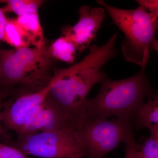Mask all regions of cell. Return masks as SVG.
Instances as JSON below:
<instances>
[{"instance_id": "obj_1", "label": "cell", "mask_w": 158, "mask_h": 158, "mask_svg": "<svg viewBox=\"0 0 158 158\" xmlns=\"http://www.w3.org/2000/svg\"><path fill=\"white\" fill-rule=\"evenodd\" d=\"M117 38L116 32L104 45L90 46L89 53L81 61L68 68L55 69L58 79L47 97L62 110L76 130L85 119L90 90L107 78L102 68L118 53Z\"/></svg>"}, {"instance_id": "obj_2", "label": "cell", "mask_w": 158, "mask_h": 158, "mask_svg": "<svg viewBox=\"0 0 158 158\" xmlns=\"http://www.w3.org/2000/svg\"><path fill=\"white\" fill-rule=\"evenodd\" d=\"M146 67H141L135 75L123 80L106 78L101 83L97 95L88 100L85 118L114 116L132 120L144 99L156 91L146 75Z\"/></svg>"}, {"instance_id": "obj_3", "label": "cell", "mask_w": 158, "mask_h": 158, "mask_svg": "<svg viewBox=\"0 0 158 158\" xmlns=\"http://www.w3.org/2000/svg\"><path fill=\"white\" fill-rule=\"evenodd\" d=\"M97 2L106 10L113 23L124 33L122 52L126 61L141 67L146 66L151 45L158 30V17L141 6L129 10L113 7L103 0Z\"/></svg>"}, {"instance_id": "obj_4", "label": "cell", "mask_w": 158, "mask_h": 158, "mask_svg": "<svg viewBox=\"0 0 158 158\" xmlns=\"http://www.w3.org/2000/svg\"><path fill=\"white\" fill-rule=\"evenodd\" d=\"M53 60L46 45L41 49H0L1 82L8 85H20L22 92L40 90L52 78Z\"/></svg>"}, {"instance_id": "obj_5", "label": "cell", "mask_w": 158, "mask_h": 158, "mask_svg": "<svg viewBox=\"0 0 158 158\" xmlns=\"http://www.w3.org/2000/svg\"><path fill=\"white\" fill-rule=\"evenodd\" d=\"M133 128L132 120L129 118H87L76 133L87 158H102L123 142Z\"/></svg>"}, {"instance_id": "obj_6", "label": "cell", "mask_w": 158, "mask_h": 158, "mask_svg": "<svg viewBox=\"0 0 158 158\" xmlns=\"http://www.w3.org/2000/svg\"><path fill=\"white\" fill-rule=\"evenodd\" d=\"M15 148L26 155L43 158H84L87 155L76 130L72 127L19 137Z\"/></svg>"}, {"instance_id": "obj_7", "label": "cell", "mask_w": 158, "mask_h": 158, "mask_svg": "<svg viewBox=\"0 0 158 158\" xmlns=\"http://www.w3.org/2000/svg\"><path fill=\"white\" fill-rule=\"evenodd\" d=\"M58 75L54 71L50 82L44 88L37 91L22 92L19 96L1 113L2 122L9 130L18 135L35 112L43 103Z\"/></svg>"}, {"instance_id": "obj_8", "label": "cell", "mask_w": 158, "mask_h": 158, "mask_svg": "<svg viewBox=\"0 0 158 158\" xmlns=\"http://www.w3.org/2000/svg\"><path fill=\"white\" fill-rule=\"evenodd\" d=\"M79 19L74 25L67 26L62 29V36L67 37L73 43L80 54L90 46L96 38L106 13L101 7L90 8L81 6L79 10Z\"/></svg>"}, {"instance_id": "obj_9", "label": "cell", "mask_w": 158, "mask_h": 158, "mask_svg": "<svg viewBox=\"0 0 158 158\" xmlns=\"http://www.w3.org/2000/svg\"><path fill=\"white\" fill-rule=\"evenodd\" d=\"M69 127L74 128L62 110L47 96L43 103L17 135L18 138Z\"/></svg>"}, {"instance_id": "obj_10", "label": "cell", "mask_w": 158, "mask_h": 158, "mask_svg": "<svg viewBox=\"0 0 158 158\" xmlns=\"http://www.w3.org/2000/svg\"><path fill=\"white\" fill-rule=\"evenodd\" d=\"M132 124L136 129H148L150 134H158V91L139 108L132 118Z\"/></svg>"}, {"instance_id": "obj_11", "label": "cell", "mask_w": 158, "mask_h": 158, "mask_svg": "<svg viewBox=\"0 0 158 158\" xmlns=\"http://www.w3.org/2000/svg\"><path fill=\"white\" fill-rule=\"evenodd\" d=\"M16 20L28 36L31 44L35 48L41 49L46 45L38 13L18 16Z\"/></svg>"}, {"instance_id": "obj_12", "label": "cell", "mask_w": 158, "mask_h": 158, "mask_svg": "<svg viewBox=\"0 0 158 158\" xmlns=\"http://www.w3.org/2000/svg\"><path fill=\"white\" fill-rule=\"evenodd\" d=\"M77 52L73 43L63 36L54 40L48 48V52L52 59L68 64H72L74 62Z\"/></svg>"}, {"instance_id": "obj_13", "label": "cell", "mask_w": 158, "mask_h": 158, "mask_svg": "<svg viewBox=\"0 0 158 158\" xmlns=\"http://www.w3.org/2000/svg\"><path fill=\"white\" fill-rule=\"evenodd\" d=\"M3 41L15 49L29 48L31 44L29 37L16 19H7Z\"/></svg>"}, {"instance_id": "obj_14", "label": "cell", "mask_w": 158, "mask_h": 158, "mask_svg": "<svg viewBox=\"0 0 158 158\" xmlns=\"http://www.w3.org/2000/svg\"><path fill=\"white\" fill-rule=\"evenodd\" d=\"M44 1L42 0H2L0 3L6 4L2 9L5 13L13 12L18 16L38 13Z\"/></svg>"}, {"instance_id": "obj_15", "label": "cell", "mask_w": 158, "mask_h": 158, "mask_svg": "<svg viewBox=\"0 0 158 158\" xmlns=\"http://www.w3.org/2000/svg\"><path fill=\"white\" fill-rule=\"evenodd\" d=\"M138 144L141 158H158V134L142 136Z\"/></svg>"}, {"instance_id": "obj_16", "label": "cell", "mask_w": 158, "mask_h": 158, "mask_svg": "<svg viewBox=\"0 0 158 158\" xmlns=\"http://www.w3.org/2000/svg\"><path fill=\"white\" fill-rule=\"evenodd\" d=\"M123 142L125 144V158H141L138 144L135 140L133 131L129 133Z\"/></svg>"}, {"instance_id": "obj_17", "label": "cell", "mask_w": 158, "mask_h": 158, "mask_svg": "<svg viewBox=\"0 0 158 158\" xmlns=\"http://www.w3.org/2000/svg\"><path fill=\"white\" fill-rule=\"evenodd\" d=\"M0 158H28L22 152L15 147L0 143Z\"/></svg>"}, {"instance_id": "obj_18", "label": "cell", "mask_w": 158, "mask_h": 158, "mask_svg": "<svg viewBox=\"0 0 158 158\" xmlns=\"http://www.w3.org/2000/svg\"><path fill=\"white\" fill-rule=\"evenodd\" d=\"M136 2L139 6L158 17V0H138Z\"/></svg>"}, {"instance_id": "obj_19", "label": "cell", "mask_w": 158, "mask_h": 158, "mask_svg": "<svg viewBox=\"0 0 158 158\" xmlns=\"http://www.w3.org/2000/svg\"><path fill=\"white\" fill-rule=\"evenodd\" d=\"M7 23V18L5 15L0 18V43L3 40Z\"/></svg>"}, {"instance_id": "obj_20", "label": "cell", "mask_w": 158, "mask_h": 158, "mask_svg": "<svg viewBox=\"0 0 158 158\" xmlns=\"http://www.w3.org/2000/svg\"><path fill=\"white\" fill-rule=\"evenodd\" d=\"M151 49L156 51L158 53V40L156 38L152 40V42Z\"/></svg>"}, {"instance_id": "obj_21", "label": "cell", "mask_w": 158, "mask_h": 158, "mask_svg": "<svg viewBox=\"0 0 158 158\" xmlns=\"http://www.w3.org/2000/svg\"><path fill=\"white\" fill-rule=\"evenodd\" d=\"M2 94L0 91V133L2 132V127H1V122H2V117H1V113H2Z\"/></svg>"}, {"instance_id": "obj_22", "label": "cell", "mask_w": 158, "mask_h": 158, "mask_svg": "<svg viewBox=\"0 0 158 158\" xmlns=\"http://www.w3.org/2000/svg\"><path fill=\"white\" fill-rule=\"evenodd\" d=\"M2 78V68H1V63H0V83L1 82Z\"/></svg>"}]
</instances>
